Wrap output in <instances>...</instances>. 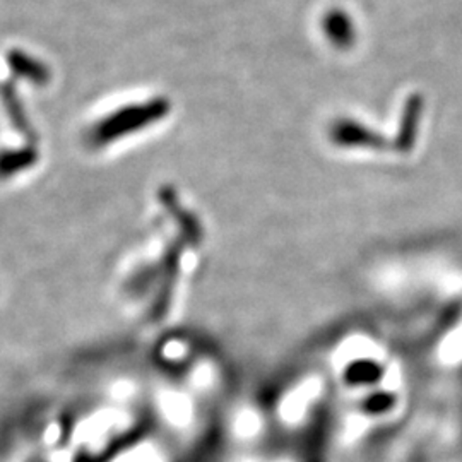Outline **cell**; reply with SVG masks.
I'll list each match as a JSON object with an SVG mask.
<instances>
[{"instance_id": "3957f363", "label": "cell", "mask_w": 462, "mask_h": 462, "mask_svg": "<svg viewBox=\"0 0 462 462\" xmlns=\"http://www.w3.org/2000/svg\"><path fill=\"white\" fill-rule=\"evenodd\" d=\"M34 154L32 151H4L0 152V175H11L16 170H23L24 166L33 162Z\"/></svg>"}, {"instance_id": "6da1fadb", "label": "cell", "mask_w": 462, "mask_h": 462, "mask_svg": "<svg viewBox=\"0 0 462 462\" xmlns=\"http://www.w3.org/2000/svg\"><path fill=\"white\" fill-rule=\"evenodd\" d=\"M7 64L17 78L34 84H45L49 81V67L23 50H11L7 55Z\"/></svg>"}, {"instance_id": "7a4b0ae2", "label": "cell", "mask_w": 462, "mask_h": 462, "mask_svg": "<svg viewBox=\"0 0 462 462\" xmlns=\"http://www.w3.org/2000/svg\"><path fill=\"white\" fill-rule=\"evenodd\" d=\"M2 95V101H4V106L7 110V114L11 116L13 124L19 127L21 131H30V122L26 118V114L23 110V105L19 103V97H17L16 91H14V86L13 84H5L0 91Z\"/></svg>"}]
</instances>
